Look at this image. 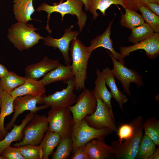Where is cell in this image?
<instances>
[{"instance_id": "obj_1", "label": "cell", "mask_w": 159, "mask_h": 159, "mask_svg": "<svg viewBox=\"0 0 159 159\" xmlns=\"http://www.w3.org/2000/svg\"><path fill=\"white\" fill-rule=\"evenodd\" d=\"M69 50L72 61L71 65L74 74L75 89L80 91L85 88L88 62L91 53L88 51L87 47L77 38L72 41Z\"/></svg>"}, {"instance_id": "obj_2", "label": "cell", "mask_w": 159, "mask_h": 159, "mask_svg": "<svg viewBox=\"0 0 159 159\" xmlns=\"http://www.w3.org/2000/svg\"><path fill=\"white\" fill-rule=\"evenodd\" d=\"M83 5L82 0H67L64 2L54 3L53 5L43 3L37 8V10L38 12L44 11L47 13V24L45 28L49 33H52V31L49 27V20L51 14L54 12H58L61 14V21L63 20L64 15L67 14L76 15L78 20L77 24L80 32L85 26L87 19L86 14L82 10Z\"/></svg>"}, {"instance_id": "obj_3", "label": "cell", "mask_w": 159, "mask_h": 159, "mask_svg": "<svg viewBox=\"0 0 159 159\" xmlns=\"http://www.w3.org/2000/svg\"><path fill=\"white\" fill-rule=\"evenodd\" d=\"M37 29L27 22H18L9 29L8 37L16 48L22 51L32 47L44 39L35 32Z\"/></svg>"}, {"instance_id": "obj_4", "label": "cell", "mask_w": 159, "mask_h": 159, "mask_svg": "<svg viewBox=\"0 0 159 159\" xmlns=\"http://www.w3.org/2000/svg\"><path fill=\"white\" fill-rule=\"evenodd\" d=\"M113 131L109 128L96 129L89 126L84 118L74 122L71 133L73 153L80 147L95 139L105 140V138Z\"/></svg>"}, {"instance_id": "obj_5", "label": "cell", "mask_w": 159, "mask_h": 159, "mask_svg": "<svg viewBox=\"0 0 159 159\" xmlns=\"http://www.w3.org/2000/svg\"><path fill=\"white\" fill-rule=\"evenodd\" d=\"M49 124L45 115L35 113L32 119L24 126L22 140L13 145L17 147L28 145H38L40 144L48 129Z\"/></svg>"}, {"instance_id": "obj_6", "label": "cell", "mask_w": 159, "mask_h": 159, "mask_svg": "<svg viewBox=\"0 0 159 159\" xmlns=\"http://www.w3.org/2000/svg\"><path fill=\"white\" fill-rule=\"evenodd\" d=\"M47 117L49 124L48 130L58 133L62 138L71 137L74 121L72 113L68 107L51 109Z\"/></svg>"}, {"instance_id": "obj_7", "label": "cell", "mask_w": 159, "mask_h": 159, "mask_svg": "<svg viewBox=\"0 0 159 159\" xmlns=\"http://www.w3.org/2000/svg\"><path fill=\"white\" fill-rule=\"evenodd\" d=\"M65 83L67 84L65 88L47 96H43V103L52 109L67 107L75 103L77 97L74 92L75 88L74 77Z\"/></svg>"}, {"instance_id": "obj_8", "label": "cell", "mask_w": 159, "mask_h": 159, "mask_svg": "<svg viewBox=\"0 0 159 159\" xmlns=\"http://www.w3.org/2000/svg\"><path fill=\"white\" fill-rule=\"evenodd\" d=\"M42 95L34 96L27 95L16 97L13 102L14 114L9 123L5 127L8 131L11 129L14 125L15 122L19 115L26 110L30 111V112L35 114L38 111L49 107L44 104L37 107V104H42Z\"/></svg>"}, {"instance_id": "obj_9", "label": "cell", "mask_w": 159, "mask_h": 159, "mask_svg": "<svg viewBox=\"0 0 159 159\" xmlns=\"http://www.w3.org/2000/svg\"><path fill=\"white\" fill-rule=\"evenodd\" d=\"M97 106L91 115H87L84 119L90 126L96 129L109 128L117 132L114 115L108 106L101 100L97 99Z\"/></svg>"}, {"instance_id": "obj_10", "label": "cell", "mask_w": 159, "mask_h": 159, "mask_svg": "<svg viewBox=\"0 0 159 159\" xmlns=\"http://www.w3.org/2000/svg\"><path fill=\"white\" fill-rule=\"evenodd\" d=\"M75 103L67 107L72 113L74 122H79L86 116L92 114L97 106V99L92 92L85 88L77 97Z\"/></svg>"}, {"instance_id": "obj_11", "label": "cell", "mask_w": 159, "mask_h": 159, "mask_svg": "<svg viewBox=\"0 0 159 159\" xmlns=\"http://www.w3.org/2000/svg\"><path fill=\"white\" fill-rule=\"evenodd\" d=\"M113 64L112 72L115 77L122 83L124 91L129 95H130V85L131 82L136 84L138 87L144 86L142 76L138 72L131 69L128 68L122 63L115 59L111 54L108 51Z\"/></svg>"}, {"instance_id": "obj_12", "label": "cell", "mask_w": 159, "mask_h": 159, "mask_svg": "<svg viewBox=\"0 0 159 159\" xmlns=\"http://www.w3.org/2000/svg\"><path fill=\"white\" fill-rule=\"evenodd\" d=\"M143 135V130L136 133L131 138L123 142L112 141L111 146L115 151L116 159H135L138 152L140 140Z\"/></svg>"}, {"instance_id": "obj_13", "label": "cell", "mask_w": 159, "mask_h": 159, "mask_svg": "<svg viewBox=\"0 0 159 159\" xmlns=\"http://www.w3.org/2000/svg\"><path fill=\"white\" fill-rule=\"evenodd\" d=\"M74 25H72L65 29L63 36L60 38L56 39L50 36H47L43 39L44 44L53 47L55 49L58 48L61 52L66 65H70L72 59L69 57V45L71 42L77 38L79 32L72 31V29Z\"/></svg>"}, {"instance_id": "obj_14", "label": "cell", "mask_w": 159, "mask_h": 159, "mask_svg": "<svg viewBox=\"0 0 159 159\" xmlns=\"http://www.w3.org/2000/svg\"><path fill=\"white\" fill-rule=\"evenodd\" d=\"M120 53L124 58L130 53L139 49L144 50L146 55L150 59H154L159 54V33L155 32L151 37L134 44L119 47Z\"/></svg>"}, {"instance_id": "obj_15", "label": "cell", "mask_w": 159, "mask_h": 159, "mask_svg": "<svg viewBox=\"0 0 159 159\" xmlns=\"http://www.w3.org/2000/svg\"><path fill=\"white\" fill-rule=\"evenodd\" d=\"M113 19L108 24V26L104 32L101 34L96 37L90 42V45L87 47L88 51L92 53L95 49L99 47H103L109 50L113 57L118 59L124 65L125 63L122 55L116 51L113 48V43L110 36L111 34V29L113 23Z\"/></svg>"}, {"instance_id": "obj_16", "label": "cell", "mask_w": 159, "mask_h": 159, "mask_svg": "<svg viewBox=\"0 0 159 159\" xmlns=\"http://www.w3.org/2000/svg\"><path fill=\"white\" fill-rule=\"evenodd\" d=\"M82 146L90 159H116L114 149L111 145H107L105 140L94 139Z\"/></svg>"}, {"instance_id": "obj_17", "label": "cell", "mask_w": 159, "mask_h": 159, "mask_svg": "<svg viewBox=\"0 0 159 159\" xmlns=\"http://www.w3.org/2000/svg\"><path fill=\"white\" fill-rule=\"evenodd\" d=\"M60 63L57 59H51L46 56L39 62L27 66L24 70L25 77L37 80L47 73L58 66Z\"/></svg>"}, {"instance_id": "obj_18", "label": "cell", "mask_w": 159, "mask_h": 159, "mask_svg": "<svg viewBox=\"0 0 159 159\" xmlns=\"http://www.w3.org/2000/svg\"><path fill=\"white\" fill-rule=\"evenodd\" d=\"M74 77L71 65H64L60 63L55 68L47 73L39 81L45 86L58 81H63L65 82Z\"/></svg>"}, {"instance_id": "obj_19", "label": "cell", "mask_w": 159, "mask_h": 159, "mask_svg": "<svg viewBox=\"0 0 159 159\" xmlns=\"http://www.w3.org/2000/svg\"><path fill=\"white\" fill-rule=\"evenodd\" d=\"M95 73L96 78L95 81V86L92 93L96 99L100 100L108 106L113 115L111 101L112 96L106 86L104 76L98 69L96 70Z\"/></svg>"}, {"instance_id": "obj_20", "label": "cell", "mask_w": 159, "mask_h": 159, "mask_svg": "<svg viewBox=\"0 0 159 159\" xmlns=\"http://www.w3.org/2000/svg\"><path fill=\"white\" fill-rule=\"evenodd\" d=\"M34 116V114L29 112L22 120L20 124L18 125L14 124L11 131L8 132L4 138L0 141V156L5 148L10 146L12 142L20 141L23 139L24 137L23 129L25 125L32 119Z\"/></svg>"}, {"instance_id": "obj_21", "label": "cell", "mask_w": 159, "mask_h": 159, "mask_svg": "<svg viewBox=\"0 0 159 159\" xmlns=\"http://www.w3.org/2000/svg\"><path fill=\"white\" fill-rule=\"evenodd\" d=\"M45 87L39 80L26 78L24 83L15 89L9 94L14 97L27 95L34 96L41 95L46 92Z\"/></svg>"}, {"instance_id": "obj_22", "label": "cell", "mask_w": 159, "mask_h": 159, "mask_svg": "<svg viewBox=\"0 0 159 159\" xmlns=\"http://www.w3.org/2000/svg\"><path fill=\"white\" fill-rule=\"evenodd\" d=\"M33 0H13V11L16 19L19 22H27L32 20L31 16L35 11Z\"/></svg>"}, {"instance_id": "obj_23", "label": "cell", "mask_w": 159, "mask_h": 159, "mask_svg": "<svg viewBox=\"0 0 159 159\" xmlns=\"http://www.w3.org/2000/svg\"><path fill=\"white\" fill-rule=\"evenodd\" d=\"M143 117L139 115L130 123L122 124L117 131L119 138L118 141L121 143L123 140L129 139L138 132L143 130Z\"/></svg>"}, {"instance_id": "obj_24", "label": "cell", "mask_w": 159, "mask_h": 159, "mask_svg": "<svg viewBox=\"0 0 159 159\" xmlns=\"http://www.w3.org/2000/svg\"><path fill=\"white\" fill-rule=\"evenodd\" d=\"M102 72L105 78L106 85L110 89L112 97L118 103L120 108L124 112L123 105L128 101L127 98L118 89L111 70L108 67L106 68L103 69Z\"/></svg>"}, {"instance_id": "obj_25", "label": "cell", "mask_w": 159, "mask_h": 159, "mask_svg": "<svg viewBox=\"0 0 159 159\" xmlns=\"http://www.w3.org/2000/svg\"><path fill=\"white\" fill-rule=\"evenodd\" d=\"M62 137L58 133L48 130L40 143L42 150V159H48Z\"/></svg>"}, {"instance_id": "obj_26", "label": "cell", "mask_w": 159, "mask_h": 159, "mask_svg": "<svg viewBox=\"0 0 159 159\" xmlns=\"http://www.w3.org/2000/svg\"><path fill=\"white\" fill-rule=\"evenodd\" d=\"M15 98L3 91L0 111V132L4 137L8 132L4 126V119L14 112L13 102Z\"/></svg>"}, {"instance_id": "obj_27", "label": "cell", "mask_w": 159, "mask_h": 159, "mask_svg": "<svg viewBox=\"0 0 159 159\" xmlns=\"http://www.w3.org/2000/svg\"><path fill=\"white\" fill-rule=\"evenodd\" d=\"M91 5L89 10L93 15V20L96 19L99 15L97 11L99 10L103 16L106 15V10L112 4L119 5L124 9L128 8L125 0H91Z\"/></svg>"}, {"instance_id": "obj_28", "label": "cell", "mask_w": 159, "mask_h": 159, "mask_svg": "<svg viewBox=\"0 0 159 159\" xmlns=\"http://www.w3.org/2000/svg\"><path fill=\"white\" fill-rule=\"evenodd\" d=\"M26 79L25 77L19 76L9 71L6 75L0 78V80L3 91L9 94L24 83Z\"/></svg>"}, {"instance_id": "obj_29", "label": "cell", "mask_w": 159, "mask_h": 159, "mask_svg": "<svg viewBox=\"0 0 159 159\" xmlns=\"http://www.w3.org/2000/svg\"><path fill=\"white\" fill-rule=\"evenodd\" d=\"M125 9V13H122L120 17V23L122 26L131 29L145 22L142 15L136 11L127 8Z\"/></svg>"}, {"instance_id": "obj_30", "label": "cell", "mask_w": 159, "mask_h": 159, "mask_svg": "<svg viewBox=\"0 0 159 159\" xmlns=\"http://www.w3.org/2000/svg\"><path fill=\"white\" fill-rule=\"evenodd\" d=\"M129 41L134 44L150 38L154 34L153 30L146 22L131 29Z\"/></svg>"}, {"instance_id": "obj_31", "label": "cell", "mask_w": 159, "mask_h": 159, "mask_svg": "<svg viewBox=\"0 0 159 159\" xmlns=\"http://www.w3.org/2000/svg\"><path fill=\"white\" fill-rule=\"evenodd\" d=\"M72 150V143L71 137L61 138L55 151L52 156V159H67L70 157Z\"/></svg>"}, {"instance_id": "obj_32", "label": "cell", "mask_w": 159, "mask_h": 159, "mask_svg": "<svg viewBox=\"0 0 159 159\" xmlns=\"http://www.w3.org/2000/svg\"><path fill=\"white\" fill-rule=\"evenodd\" d=\"M144 135L150 138L156 145H159V120L156 117H150L143 122Z\"/></svg>"}, {"instance_id": "obj_33", "label": "cell", "mask_w": 159, "mask_h": 159, "mask_svg": "<svg viewBox=\"0 0 159 159\" xmlns=\"http://www.w3.org/2000/svg\"><path fill=\"white\" fill-rule=\"evenodd\" d=\"M156 145L147 135H143L140 143L135 159H148L156 150Z\"/></svg>"}, {"instance_id": "obj_34", "label": "cell", "mask_w": 159, "mask_h": 159, "mask_svg": "<svg viewBox=\"0 0 159 159\" xmlns=\"http://www.w3.org/2000/svg\"><path fill=\"white\" fill-rule=\"evenodd\" d=\"M138 9L141 13L145 22L149 25L155 32L159 33V16L143 5H139Z\"/></svg>"}, {"instance_id": "obj_35", "label": "cell", "mask_w": 159, "mask_h": 159, "mask_svg": "<svg viewBox=\"0 0 159 159\" xmlns=\"http://www.w3.org/2000/svg\"><path fill=\"white\" fill-rule=\"evenodd\" d=\"M17 147L25 159H42V150L40 145H28Z\"/></svg>"}, {"instance_id": "obj_36", "label": "cell", "mask_w": 159, "mask_h": 159, "mask_svg": "<svg viewBox=\"0 0 159 159\" xmlns=\"http://www.w3.org/2000/svg\"><path fill=\"white\" fill-rule=\"evenodd\" d=\"M1 156L3 159H25L17 147L8 146L2 152Z\"/></svg>"}, {"instance_id": "obj_37", "label": "cell", "mask_w": 159, "mask_h": 159, "mask_svg": "<svg viewBox=\"0 0 159 159\" xmlns=\"http://www.w3.org/2000/svg\"><path fill=\"white\" fill-rule=\"evenodd\" d=\"M128 9L136 11H138V6L142 4L145 6L148 2H154L159 4V0H125Z\"/></svg>"}, {"instance_id": "obj_38", "label": "cell", "mask_w": 159, "mask_h": 159, "mask_svg": "<svg viewBox=\"0 0 159 159\" xmlns=\"http://www.w3.org/2000/svg\"><path fill=\"white\" fill-rule=\"evenodd\" d=\"M71 159H90L87 153L83 146L76 150L71 156Z\"/></svg>"}, {"instance_id": "obj_39", "label": "cell", "mask_w": 159, "mask_h": 159, "mask_svg": "<svg viewBox=\"0 0 159 159\" xmlns=\"http://www.w3.org/2000/svg\"><path fill=\"white\" fill-rule=\"evenodd\" d=\"M145 6L159 16V4L154 2H148L145 4Z\"/></svg>"}, {"instance_id": "obj_40", "label": "cell", "mask_w": 159, "mask_h": 159, "mask_svg": "<svg viewBox=\"0 0 159 159\" xmlns=\"http://www.w3.org/2000/svg\"><path fill=\"white\" fill-rule=\"evenodd\" d=\"M9 72L6 68L0 64V78H2Z\"/></svg>"}, {"instance_id": "obj_41", "label": "cell", "mask_w": 159, "mask_h": 159, "mask_svg": "<svg viewBox=\"0 0 159 159\" xmlns=\"http://www.w3.org/2000/svg\"><path fill=\"white\" fill-rule=\"evenodd\" d=\"M85 6L86 11H89L91 6V0H82Z\"/></svg>"}, {"instance_id": "obj_42", "label": "cell", "mask_w": 159, "mask_h": 159, "mask_svg": "<svg viewBox=\"0 0 159 159\" xmlns=\"http://www.w3.org/2000/svg\"><path fill=\"white\" fill-rule=\"evenodd\" d=\"M159 159V148L156 149L154 153L150 156L148 159Z\"/></svg>"}, {"instance_id": "obj_43", "label": "cell", "mask_w": 159, "mask_h": 159, "mask_svg": "<svg viewBox=\"0 0 159 159\" xmlns=\"http://www.w3.org/2000/svg\"><path fill=\"white\" fill-rule=\"evenodd\" d=\"M3 89L2 87V85H1V81L0 80V111L1 109V95L2 92L3 91Z\"/></svg>"}, {"instance_id": "obj_44", "label": "cell", "mask_w": 159, "mask_h": 159, "mask_svg": "<svg viewBox=\"0 0 159 159\" xmlns=\"http://www.w3.org/2000/svg\"><path fill=\"white\" fill-rule=\"evenodd\" d=\"M4 137L3 135L0 132V141L3 139Z\"/></svg>"}, {"instance_id": "obj_45", "label": "cell", "mask_w": 159, "mask_h": 159, "mask_svg": "<svg viewBox=\"0 0 159 159\" xmlns=\"http://www.w3.org/2000/svg\"><path fill=\"white\" fill-rule=\"evenodd\" d=\"M0 159H3L2 157L1 156H0Z\"/></svg>"}, {"instance_id": "obj_46", "label": "cell", "mask_w": 159, "mask_h": 159, "mask_svg": "<svg viewBox=\"0 0 159 159\" xmlns=\"http://www.w3.org/2000/svg\"><path fill=\"white\" fill-rule=\"evenodd\" d=\"M34 0L35 1V0ZM63 0H61L60 1V2H61H61H63Z\"/></svg>"}]
</instances>
